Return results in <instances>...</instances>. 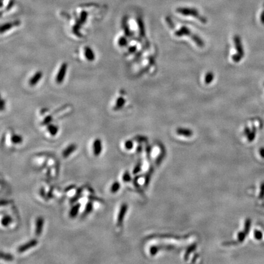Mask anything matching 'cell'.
Masks as SVG:
<instances>
[{
	"instance_id": "22",
	"label": "cell",
	"mask_w": 264,
	"mask_h": 264,
	"mask_svg": "<svg viewBox=\"0 0 264 264\" xmlns=\"http://www.w3.org/2000/svg\"><path fill=\"white\" fill-rule=\"evenodd\" d=\"M124 147L127 150H131L133 147V142L132 140H127L124 143Z\"/></svg>"
},
{
	"instance_id": "30",
	"label": "cell",
	"mask_w": 264,
	"mask_h": 264,
	"mask_svg": "<svg viewBox=\"0 0 264 264\" xmlns=\"http://www.w3.org/2000/svg\"><path fill=\"white\" fill-rule=\"evenodd\" d=\"M159 249H160V248L158 246H153V247H152L151 248V249H150V253H151V255H152V256L155 255L158 252Z\"/></svg>"
},
{
	"instance_id": "24",
	"label": "cell",
	"mask_w": 264,
	"mask_h": 264,
	"mask_svg": "<svg viewBox=\"0 0 264 264\" xmlns=\"http://www.w3.org/2000/svg\"><path fill=\"white\" fill-rule=\"evenodd\" d=\"M118 45L120 46H124L127 44V41L124 37H121L118 39Z\"/></svg>"
},
{
	"instance_id": "4",
	"label": "cell",
	"mask_w": 264,
	"mask_h": 264,
	"mask_svg": "<svg viewBox=\"0 0 264 264\" xmlns=\"http://www.w3.org/2000/svg\"><path fill=\"white\" fill-rule=\"evenodd\" d=\"M67 70V64L63 63L59 67L58 73L56 77V81L58 84H61L65 79Z\"/></svg>"
},
{
	"instance_id": "11",
	"label": "cell",
	"mask_w": 264,
	"mask_h": 264,
	"mask_svg": "<svg viewBox=\"0 0 264 264\" xmlns=\"http://www.w3.org/2000/svg\"><path fill=\"white\" fill-rule=\"evenodd\" d=\"M84 53H85V56L88 61L92 62L95 60V53H94V51L92 50V49L90 46H86L85 47Z\"/></svg>"
},
{
	"instance_id": "19",
	"label": "cell",
	"mask_w": 264,
	"mask_h": 264,
	"mask_svg": "<svg viewBox=\"0 0 264 264\" xmlns=\"http://www.w3.org/2000/svg\"><path fill=\"white\" fill-rule=\"evenodd\" d=\"M177 133L179 135H182L187 137L191 136L193 134V132L191 130L185 129H178L177 130Z\"/></svg>"
},
{
	"instance_id": "33",
	"label": "cell",
	"mask_w": 264,
	"mask_h": 264,
	"mask_svg": "<svg viewBox=\"0 0 264 264\" xmlns=\"http://www.w3.org/2000/svg\"><path fill=\"white\" fill-rule=\"evenodd\" d=\"M264 195V183L261 185V191L260 193L259 197L261 198H263Z\"/></svg>"
},
{
	"instance_id": "12",
	"label": "cell",
	"mask_w": 264,
	"mask_h": 264,
	"mask_svg": "<svg viewBox=\"0 0 264 264\" xmlns=\"http://www.w3.org/2000/svg\"><path fill=\"white\" fill-rule=\"evenodd\" d=\"M93 209H94V204L92 201V200L88 201V202L86 204L84 211L81 214V218H86L88 215L92 213V212L93 211Z\"/></svg>"
},
{
	"instance_id": "9",
	"label": "cell",
	"mask_w": 264,
	"mask_h": 264,
	"mask_svg": "<svg viewBox=\"0 0 264 264\" xmlns=\"http://www.w3.org/2000/svg\"><path fill=\"white\" fill-rule=\"evenodd\" d=\"M77 146L75 144L72 143L69 144L63 151L62 156L64 158H67L70 155H71L77 150Z\"/></svg>"
},
{
	"instance_id": "2",
	"label": "cell",
	"mask_w": 264,
	"mask_h": 264,
	"mask_svg": "<svg viewBox=\"0 0 264 264\" xmlns=\"http://www.w3.org/2000/svg\"><path fill=\"white\" fill-rule=\"evenodd\" d=\"M177 11L184 15H191L195 17H197L200 21L203 23L206 22L204 18L202 17H199V14L198 12L194 9H190V8H178L177 9Z\"/></svg>"
},
{
	"instance_id": "18",
	"label": "cell",
	"mask_w": 264,
	"mask_h": 264,
	"mask_svg": "<svg viewBox=\"0 0 264 264\" xmlns=\"http://www.w3.org/2000/svg\"><path fill=\"white\" fill-rule=\"evenodd\" d=\"M125 103V100L124 99V98L123 97H119L116 100L115 108L116 110H119L124 107Z\"/></svg>"
},
{
	"instance_id": "10",
	"label": "cell",
	"mask_w": 264,
	"mask_h": 264,
	"mask_svg": "<svg viewBox=\"0 0 264 264\" xmlns=\"http://www.w3.org/2000/svg\"><path fill=\"white\" fill-rule=\"evenodd\" d=\"M85 190V186H81L78 188L76 190V192L74 196L70 199V204L73 205L76 203L80 198L82 197V193Z\"/></svg>"
},
{
	"instance_id": "23",
	"label": "cell",
	"mask_w": 264,
	"mask_h": 264,
	"mask_svg": "<svg viewBox=\"0 0 264 264\" xmlns=\"http://www.w3.org/2000/svg\"><path fill=\"white\" fill-rule=\"evenodd\" d=\"M52 120H53L52 116L51 115H48L47 116H46L45 117V119H44V121L42 122V124L44 125H48L49 124L51 123V122L52 121Z\"/></svg>"
},
{
	"instance_id": "16",
	"label": "cell",
	"mask_w": 264,
	"mask_h": 264,
	"mask_svg": "<svg viewBox=\"0 0 264 264\" xmlns=\"http://www.w3.org/2000/svg\"><path fill=\"white\" fill-rule=\"evenodd\" d=\"M121 188V183L118 181L114 182L110 187V192L112 194L117 193Z\"/></svg>"
},
{
	"instance_id": "29",
	"label": "cell",
	"mask_w": 264,
	"mask_h": 264,
	"mask_svg": "<svg viewBox=\"0 0 264 264\" xmlns=\"http://www.w3.org/2000/svg\"><path fill=\"white\" fill-rule=\"evenodd\" d=\"M250 226H251V221L250 220H246L245 222V229H244V232L246 234L248 233L250 229Z\"/></svg>"
},
{
	"instance_id": "15",
	"label": "cell",
	"mask_w": 264,
	"mask_h": 264,
	"mask_svg": "<svg viewBox=\"0 0 264 264\" xmlns=\"http://www.w3.org/2000/svg\"><path fill=\"white\" fill-rule=\"evenodd\" d=\"M12 218L10 216V215H4L2 218H1V225L3 226V227H8L11 223H12Z\"/></svg>"
},
{
	"instance_id": "35",
	"label": "cell",
	"mask_w": 264,
	"mask_h": 264,
	"mask_svg": "<svg viewBox=\"0 0 264 264\" xmlns=\"http://www.w3.org/2000/svg\"><path fill=\"white\" fill-rule=\"evenodd\" d=\"M260 155L262 158H264V148H261L260 149Z\"/></svg>"
},
{
	"instance_id": "28",
	"label": "cell",
	"mask_w": 264,
	"mask_h": 264,
	"mask_svg": "<svg viewBox=\"0 0 264 264\" xmlns=\"http://www.w3.org/2000/svg\"><path fill=\"white\" fill-rule=\"evenodd\" d=\"M254 237L257 239V240H260L262 238V232H261V231H255V232H254Z\"/></svg>"
},
{
	"instance_id": "17",
	"label": "cell",
	"mask_w": 264,
	"mask_h": 264,
	"mask_svg": "<svg viewBox=\"0 0 264 264\" xmlns=\"http://www.w3.org/2000/svg\"><path fill=\"white\" fill-rule=\"evenodd\" d=\"M15 25H16L15 23H7L2 24L1 27V33L3 34L4 33L8 31Z\"/></svg>"
},
{
	"instance_id": "21",
	"label": "cell",
	"mask_w": 264,
	"mask_h": 264,
	"mask_svg": "<svg viewBox=\"0 0 264 264\" xmlns=\"http://www.w3.org/2000/svg\"><path fill=\"white\" fill-rule=\"evenodd\" d=\"M122 178L123 182H125V183L126 182H129L131 181L132 177H131V175H130V173H129V171H126L123 174L122 177Z\"/></svg>"
},
{
	"instance_id": "25",
	"label": "cell",
	"mask_w": 264,
	"mask_h": 264,
	"mask_svg": "<svg viewBox=\"0 0 264 264\" xmlns=\"http://www.w3.org/2000/svg\"><path fill=\"white\" fill-rule=\"evenodd\" d=\"M141 163H139L134 166V168L133 170V174H138L141 171Z\"/></svg>"
},
{
	"instance_id": "14",
	"label": "cell",
	"mask_w": 264,
	"mask_h": 264,
	"mask_svg": "<svg viewBox=\"0 0 264 264\" xmlns=\"http://www.w3.org/2000/svg\"><path fill=\"white\" fill-rule=\"evenodd\" d=\"M23 141V138L21 135L18 134H13L11 137V141L13 144L17 145L22 144Z\"/></svg>"
},
{
	"instance_id": "5",
	"label": "cell",
	"mask_w": 264,
	"mask_h": 264,
	"mask_svg": "<svg viewBox=\"0 0 264 264\" xmlns=\"http://www.w3.org/2000/svg\"><path fill=\"white\" fill-rule=\"evenodd\" d=\"M103 146L102 141L100 138H96L94 139L92 143V151L95 156H99L102 152Z\"/></svg>"
},
{
	"instance_id": "20",
	"label": "cell",
	"mask_w": 264,
	"mask_h": 264,
	"mask_svg": "<svg viewBox=\"0 0 264 264\" xmlns=\"http://www.w3.org/2000/svg\"><path fill=\"white\" fill-rule=\"evenodd\" d=\"M1 259L7 261H12L14 259L13 256L11 254L8 253H4L2 252L1 253Z\"/></svg>"
},
{
	"instance_id": "27",
	"label": "cell",
	"mask_w": 264,
	"mask_h": 264,
	"mask_svg": "<svg viewBox=\"0 0 264 264\" xmlns=\"http://www.w3.org/2000/svg\"><path fill=\"white\" fill-rule=\"evenodd\" d=\"M88 198V199H89V200L99 202H101V203H103V200L101 199L100 198H98V197H96V196H92V195H91V196H89Z\"/></svg>"
},
{
	"instance_id": "13",
	"label": "cell",
	"mask_w": 264,
	"mask_h": 264,
	"mask_svg": "<svg viewBox=\"0 0 264 264\" xmlns=\"http://www.w3.org/2000/svg\"><path fill=\"white\" fill-rule=\"evenodd\" d=\"M46 130L51 136H55L58 133L59 127L57 125L50 123L46 125Z\"/></svg>"
},
{
	"instance_id": "34",
	"label": "cell",
	"mask_w": 264,
	"mask_h": 264,
	"mask_svg": "<svg viewBox=\"0 0 264 264\" xmlns=\"http://www.w3.org/2000/svg\"><path fill=\"white\" fill-rule=\"evenodd\" d=\"M4 105H5L4 101V100H3V99H2V100H1V111H2L3 109H4Z\"/></svg>"
},
{
	"instance_id": "8",
	"label": "cell",
	"mask_w": 264,
	"mask_h": 264,
	"mask_svg": "<svg viewBox=\"0 0 264 264\" xmlns=\"http://www.w3.org/2000/svg\"><path fill=\"white\" fill-rule=\"evenodd\" d=\"M43 77V73L41 71L36 72L29 79L28 83L31 86H34L41 80Z\"/></svg>"
},
{
	"instance_id": "1",
	"label": "cell",
	"mask_w": 264,
	"mask_h": 264,
	"mask_svg": "<svg viewBox=\"0 0 264 264\" xmlns=\"http://www.w3.org/2000/svg\"><path fill=\"white\" fill-rule=\"evenodd\" d=\"M128 208H129L128 205L126 203H123L121 204L118 215H117V221H116V224L117 227H121L122 226L124 220L125 218V215L128 210Z\"/></svg>"
},
{
	"instance_id": "32",
	"label": "cell",
	"mask_w": 264,
	"mask_h": 264,
	"mask_svg": "<svg viewBox=\"0 0 264 264\" xmlns=\"http://www.w3.org/2000/svg\"><path fill=\"white\" fill-rule=\"evenodd\" d=\"M75 187V185H70V186H68V187H67V188H65V190H64V192H68V191H70V190H73Z\"/></svg>"
},
{
	"instance_id": "31",
	"label": "cell",
	"mask_w": 264,
	"mask_h": 264,
	"mask_svg": "<svg viewBox=\"0 0 264 264\" xmlns=\"http://www.w3.org/2000/svg\"><path fill=\"white\" fill-rule=\"evenodd\" d=\"M39 194H40V195L41 196L42 198L45 199H47V198H47V194H46V193L45 191V189H44V188H41L40 189V190H39Z\"/></svg>"
},
{
	"instance_id": "7",
	"label": "cell",
	"mask_w": 264,
	"mask_h": 264,
	"mask_svg": "<svg viewBox=\"0 0 264 264\" xmlns=\"http://www.w3.org/2000/svg\"><path fill=\"white\" fill-rule=\"evenodd\" d=\"M81 207V204L79 202H76L74 204H73V205L70 208L68 212L69 217L72 219L75 218L78 215Z\"/></svg>"
},
{
	"instance_id": "26",
	"label": "cell",
	"mask_w": 264,
	"mask_h": 264,
	"mask_svg": "<svg viewBox=\"0 0 264 264\" xmlns=\"http://www.w3.org/2000/svg\"><path fill=\"white\" fill-rule=\"evenodd\" d=\"M246 235V234L245 233V232H239V233L238 234V240H239V242H243V240H244V239H245Z\"/></svg>"
},
{
	"instance_id": "6",
	"label": "cell",
	"mask_w": 264,
	"mask_h": 264,
	"mask_svg": "<svg viewBox=\"0 0 264 264\" xmlns=\"http://www.w3.org/2000/svg\"><path fill=\"white\" fill-rule=\"evenodd\" d=\"M45 220L42 217H38L35 222V234L37 237H40L44 229Z\"/></svg>"
},
{
	"instance_id": "3",
	"label": "cell",
	"mask_w": 264,
	"mask_h": 264,
	"mask_svg": "<svg viewBox=\"0 0 264 264\" xmlns=\"http://www.w3.org/2000/svg\"><path fill=\"white\" fill-rule=\"evenodd\" d=\"M37 244H38V241L37 239H31L29 241L26 242L25 243H23L22 245L19 246V248H17V251L19 253H24L28 251L29 249L36 246Z\"/></svg>"
}]
</instances>
